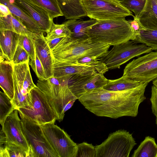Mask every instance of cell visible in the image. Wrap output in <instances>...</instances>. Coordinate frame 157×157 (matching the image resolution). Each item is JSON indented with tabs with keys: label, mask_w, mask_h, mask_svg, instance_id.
<instances>
[{
	"label": "cell",
	"mask_w": 157,
	"mask_h": 157,
	"mask_svg": "<svg viewBox=\"0 0 157 157\" xmlns=\"http://www.w3.org/2000/svg\"><path fill=\"white\" fill-rule=\"evenodd\" d=\"M148 83L133 89L118 91L98 88L84 94L78 99L85 108L96 115L116 119L136 117L140 104L146 99Z\"/></svg>",
	"instance_id": "obj_1"
},
{
	"label": "cell",
	"mask_w": 157,
	"mask_h": 157,
	"mask_svg": "<svg viewBox=\"0 0 157 157\" xmlns=\"http://www.w3.org/2000/svg\"><path fill=\"white\" fill-rule=\"evenodd\" d=\"M109 45L93 42L89 39L72 41L67 36L51 50L52 63L75 62L79 58L87 56L101 58L108 51Z\"/></svg>",
	"instance_id": "obj_2"
},
{
	"label": "cell",
	"mask_w": 157,
	"mask_h": 157,
	"mask_svg": "<svg viewBox=\"0 0 157 157\" xmlns=\"http://www.w3.org/2000/svg\"><path fill=\"white\" fill-rule=\"evenodd\" d=\"M88 35L93 42L110 46L134 40L136 36L125 18L98 21L89 28Z\"/></svg>",
	"instance_id": "obj_3"
},
{
	"label": "cell",
	"mask_w": 157,
	"mask_h": 157,
	"mask_svg": "<svg viewBox=\"0 0 157 157\" xmlns=\"http://www.w3.org/2000/svg\"><path fill=\"white\" fill-rule=\"evenodd\" d=\"M136 144L132 134L124 129L110 134L101 144L95 146L96 157H129Z\"/></svg>",
	"instance_id": "obj_4"
},
{
	"label": "cell",
	"mask_w": 157,
	"mask_h": 157,
	"mask_svg": "<svg viewBox=\"0 0 157 157\" xmlns=\"http://www.w3.org/2000/svg\"><path fill=\"white\" fill-rule=\"evenodd\" d=\"M19 114L22 130L29 147L30 157H58L45 138L40 125Z\"/></svg>",
	"instance_id": "obj_5"
},
{
	"label": "cell",
	"mask_w": 157,
	"mask_h": 157,
	"mask_svg": "<svg viewBox=\"0 0 157 157\" xmlns=\"http://www.w3.org/2000/svg\"><path fill=\"white\" fill-rule=\"evenodd\" d=\"M90 19L98 21L117 19L134 15L118 0H82Z\"/></svg>",
	"instance_id": "obj_6"
},
{
	"label": "cell",
	"mask_w": 157,
	"mask_h": 157,
	"mask_svg": "<svg viewBox=\"0 0 157 157\" xmlns=\"http://www.w3.org/2000/svg\"><path fill=\"white\" fill-rule=\"evenodd\" d=\"M139 43L130 40L114 45L100 59L109 70H112L119 67L134 57L152 51L145 44Z\"/></svg>",
	"instance_id": "obj_7"
},
{
	"label": "cell",
	"mask_w": 157,
	"mask_h": 157,
	"mask_svg": "<svg viewBox=\"0 0 157 157\" xmlns=\"http://www.w3.org/2000/svg\"><path fill=\"white\" fill-rule=\"evenodd\" d=\"M123 76L141 83L155 80L157 78V52L151 51L129 62Z\"/></svg>",
	"instance_id": "obj_8"
},
{
	"label": "cell",
	"mask_w": 157,
	"mask_h": 157,
	"mask_svg": "<svg viewBox=\"0 0 157 157\" xmlns=\"http://www.w3.org/2000/svg\"><path fill=\"white\" fill-rule=\"evenodd\" d=\"M30 93L32 107L30 108L17 109L19 114L40 124L55 123L57 120V116L45 94L37 87L33 89Z\"/></svg>",
	"instance_id": "obj_9"
},
{
	"label": "cell",
	"mask_w": 157,
	"mask_h": 157,
	"mask_svg": "<svg viewBox=\"0 0 157 157\" xmlns=\"http://www.w3.org/2000/svg\"><path fill=\"white\" fill-rule=\"evenodd\" d=\"M40 125L45 138L58 157H75L77 144L66 132L54 123Z\"/></svg>",
	"instance_id": "obj_10"
},
{
	"label": "cell",
	"mask_w": 157,
	"mask_h": 157,
	"mask_svg": "<svg viewBox=\"0 0 157 157\" xmlns=\"http://www.w3.org/2000/svg\"><path fill=\"white\" fill-rule=\"evenodd\" d=\"M104 74L96 72L86 75H74L70 80L69 88L73 94L78 99L84 94L103 88L108 81Z\"/></svg>",
	"instance_id": "obj_11"
},
{
	"label": "cell",
	"mask_w": 157,
	"mask_h": 157,
	"mask_svg": "<svg viewBox=\"0 0 157 157\" xmlns=\"http://www.w3.org/2000/svg\"><path fill=\"white\" fill-rule=\"evenodd\" d=\"M18 112L15 109L9 115L2 126V129L5 135L6 143L20 147L30 157L29 146L23 132Z\"/></svg>",
	"instance_id": "obj_12"
},
{
	"label": "cell",
	"mask_w": 157,
	"mask_h": 157,
	"mask_svg": "<svg viewBox=\"0 0 157 157\" xmlns=\"http://www.w3.org/2000/svg\"><path fill=\"white\" fill-rule=\"evenodd\" d=\"M73 75L62 77H51L44 80H38L36 86L46 95L49 102L61 98L71 92L69 83Z\"/></svg>",
	"instance_id": "obj_13"
},
{
	"label": "cell",
	"mask_w": 157,
	"mask_h": 157,
	"mask_svg": "<svg viewBox=\"0 0 157 157\" xmlns=\"http://www.w3.org/2000/svg\"><path fill=\"white\" fill-rule=\"evenodd\" d=\"M16 4L39 25L43 33L50 30L53 19L48 14L31 0H14Z\"/></svg>",
	"instance_id": "obj_14"
},
{
	"label": "cell",
	"mask_w": 157,
	"mask_h": 157,
	"mask_svg": "<svg viewBox=\"0 0 157 157\" xmlns=\"http://www.w3.org/2000/svg\"><path fill=\"white\" fill-rule=\"evenodd\" d=\"M52 71V76L59 78L98 72L93 66L87 64H80L76 62L53 63Z\"/></svg>",
	"instance_id": "obj_15"
},
{
	"label": "cell",
	"mask_w": 157,
	"mask_h": 157,
	"mask_svg": "<svg viewBox=\"0 0 157 157\" xmlns=\"http://www.w3.org/2000/svg\"><path fill=\"white\" fill-rule=\"evenodd\" d=\"M43 33L35 34L33 39L36 54L43 65L47 78L53 75L52 57L51 50Z\"/></svg>",
	"instance_id": "obj_16"
},
{
	"label": "cell",
	"mask_w": 157,
	"mask_h": 157,
	"mask_svg": "<svg viewBox=\"0 0 157 157\" xmlns=\"http://www.w3.org/2000/svg\"><path fill=\"white\" fill-rule=\"evenodd\" d=\"M18 35L10 31H0V62L6 60L12 63L19 43Z\"/></svg>",
	"instance_id": "obj_17"
},
{
	"label": "cell",
	"mask_w": 157,
	"mask_h": 157,
	"mask_svg": "<svg viewBox=\"0 0 157 157\" xmlns=\"http://www.w3.org/2000/svg\"><path fill=\"white\" fill-rule=\"evenodd\" d=\"M29 62L13 65V73L22 94L31 96L30 91L37 87L33 83L29 67Z\"/></svg>",
	"instance_id": "obj_18"
},
{
	"label": "cell",
	"mask_w": 157,
	"mask_h": 157,
	"mask_svg": "<svg viewBox=\"0 0 157 157\" xmlns=\"http://www.w3.org/2000/svg\"><path fill=\"white\" fill-rule=\"evenodd\" d=\"M98 21L90 19L86 21L70 19L64 23L71 32L70 40L72 41H80L89 39V28Z\"/></svg>",
	"instance_id": "obj_19"
},
{
	"label": "cell",
	"mask_w": 157,
	"mask_h": 157,
	"mask_svg": "<svg viewBox=\"0 0 157 157\" xmlns=\"http://www.w3.org/2000/svg\"><path fill=\"white\" fill-rule=\"evenodd\" d=\"M13 65L10 62L4 60L0 63V86L12 101L14 97Z\"/></svg>",
	"instance_id": "obj_20"
},
{
	"label": "cell",
	"mask_w": 157,
	"mask_h": 157,
	"mask_svg": "<svg viewBox=\"0 0 157 157\" xmlns=\"http://www.w3.org/2000/svg\"><path fill=\"white\" fill-rule=\"evenodd\" d=\"M0 3L6 6L12 15L20 20L30 32L36 34L43 33L36 22L23 11L14 0H0Z\"/></svg>",
	"instance_id": "obj_21"
},
{
	"label": "cell",
	"mask_w": 157,
	"mask_h": 157,
	"mask_svg": "<svg viewBox=\"0 0 157 157\" xmlns=\"http://www.w3.org/2000/svg\"><path fill=\"white\" fill-rule=\"evenodd\" d=\"M66 19H78L87 16L82 0H57Z\"/></svg>",
	"instance_id": "obj_22"
},
{
	"label": "cell",
	"mask_w": 157,
	"mask_h": 157,
	"mask_svg": "<svg viewBox=\"0 0 157 157\" xmlns=\"http://www.w3.org/2000/svg\"><path fill=\"white\" fill-rule=\"evenodd\" d=\"M136 17L145 29H157L156 0H146L142 10Z\"/></svg>",
	"instance_id": "obj_23"
},
{
	"label": "cell",
	"mask_w": 157,
	"mask_h": 157,
	"mask_svg": "<svg viewBox=\"0 0 157 157\" xmlns=\"http://www.w3.org/2000/svg\"><path fill=\"white\" fill-rule=\"evenodd\" d=\"M5 30L30 36H33L35 34L28 30L21 21L12 13L6 17H0V31Z\"/></svg>",
	"instance_id": "obj_24"
},
{
	"label": "cell",
	"mask_w": 157,
	"mask_h": 157,
	"mask_svg": "<svg viewBox=\"0 0 157 157\" xmlns=\"http://www.w3.org/2000/svg\"><path fill=\"white\" fill-rule=\"evenodd\" d=\"M157 144L154 138L147 136L134 151L132 157H156Z\"/></svg>",
	"instance_id": "obj_25"
},
{
	"label": "cell",
	"mask_w": 157,
	"mask_h": 157,
	"mask_svg": "<svg viewBox=\"0 0 157 157\" xmlns=\"http://www.w3.org/2000/svg\"><path fill=\"white\" fill-rule=\"evenodd\" d=\"M142 84L122 76L117 79H108L107 83L103 88L109 91H122L134 88Z\"/></svg>",
	"instance_id": "obj_26"
},
{
	"label": "cell",
	"mask_w": 157,
	"mask_h": 157,
	"mask_svg": "<svg viewBox=\"0 0 157 157\" xmlns=\"http://www.w3.org/2000/svg\"><path fill=\"white\" fill-rule=\"evenodd\" d=\"M134 41L143 44L153 50H157V29H144L137 35Z\"/></svg>",
	"instance_id": "obj_27"
},
{
	"label": "cell",
	"mask_w": 157,
	"mask_h": 157,
	"mask_svg": "<svg viewBox=\"0 0 157 157\" xmlns=\"http://www.w3.org/2000/svg\"><path fill=\"white\" fill-rule=\"evenodd\" d=\"M46 11L53 19L63 16L57 0H31Z\"/></svg>",
	"instance_id": "obj_28"
},
{
	"label": "cell",
	"mask_w": 157,
	"mask_h": 157,
	"mask_svg": "<svg viewBox=\"0 0 157 157\" xmlns=\"http://www.w3.org/2000/svg\"><path fill=\"white\" fill-rule=\"evenodd\" d=\"M29 157L28 153L20 147L5 142L0 144V157Z\"/></svg>",
	"instance_id": "obj_29"
},
{
	"label": "cell",
	"mask_w": 157,
	"mask_h": 157,
	"mask_svg": "<svg viewBox=\"0 0 157 157\" xmlns=\"http://www.w3.org/2000/svg\"><path fill=\"white\" fill-rule=\"evenodd\" d=\"M15 109L14 105L4 92H0V123L2 126L9 115Z\"/></svg>",
	"instance_id": "obj_30"
},
{
	"label": "cell",
	"mask_w": 157,
	"mask_h": 157,
	"mask_svg": "<svg viewBox=\"0 0 157 157\" xmlns=\"http://www.w3.org/2000/svg\"><path fill=\"white\" fill-rule=\"evenodd\" d=\"M97 57L87 56L78 59L75 62L80 64H87L94 67L98 72L103 74L108 71L105 65Z\"/></svg>",
	"instance_id": "obj_31"
},
{
	"label": "cell",
	"mask_w": 157,
	"mask_h": 157,
	"mask_svg": "<svg viewBox=\"0 0 157 157\" xmlns=\"http://www.w3.org/2000/svg\"><path fill=\"white\" fill-rule=\"evenodd\" d=\"M33 36L19 34L18 35V44L28 53L30 60H34L36 58L35 47Z\"/></svg>",
	"instance_id": "obj_32"
},
{
	"label": "cell",
	"mask_w": 157,
	"mask_h": 157,
	"mask_svg": "<svg viewBox=\"0 0 157 157\" xmlns=\"http://www.w3.org/2000/svg\"><path fill=\"white\" fill-rule=\"evenodd\" d=\"M70 30L64 22L61 24H55L53 22L45 38L47 40H49L64 36L70 37Z\"/></svg>",
	"instance_id": "obj_33"
},
{
	"label": "cell",
	"mask_w": 157,
	"mask_h": 157,
	"mask_svg": "<svg viewBox=\"0 0 157 157\" xmlns=\"http://www.w3.org/2000/svg\"><path fill=\"white\" fill-rule=\"evenodd\" d=\"M75 157H96L95 146L85 142L77 144Z\"/></svg>",
	"instance_id": "obj_34"
},
{
	"label": "cell",
	"mask_w": 157,
	"mask_h": 157,
	"mask_svg": "<svg viewBox=\"0 0 157 157\" xmlns=\"http://www.w3.org/2000/svg\"><path fill=\"white\" fill-rule=\"evenodd\" d=\"M121 3L128 10L133 12L137 17L143 9L146 0H122Z\"/></svg>",
	"instance_id": "obj_35"
},
{
	"label": "cell",
	"mask_w": 157,
	"mask_h": 157,
	"mask_svg": "<svg viewBox=\"0 0 157 157\" xmlns=\"http://www.w3.org/2000/svg\"><path fill=\"white\" fill-rule=\"evenodd\" d=\"M29 56L27 52L18 44L14 54L12 62L13 65H16L29 62Z\"/></svg>",
	"instance_id": "obj_36"
},
{
	"label": "cell",
	"mask_w": 157,
	"mask_h": 157,
	"mask_svg": "<svg viewBox=\"0 0 157 157\" xmlns=\"http://www.w3.org/2000/svg\"><path fill=\"white\" fill-rule=\"evenodd\" d=\"M29 64L39 79L42 80L47 79L43 65L36 54L35 59L30 60Z\"/></svg>",
	"instance_id": "obj_37"
},
{
	"label": "cell",
	"mask_w": 157,
	"mask_h": 157,
	"mask_svg": "<svg viewBox=\"0 0 157 157\" xmlns=\"http://www.w3.org/2000/svg\"><path fill=\"white\" fill-rule=\"evenodd\" d=\"M151 94L150 99L153 113L156 117L155 124L157 126V88L153 85L151 88Z\"/></svg>",
	"instance_id": "obj_38"
},
{
	"label": "cell",
	"mask_w": 157,
	"mask_h": 157,
	"mask_svg": "<svg viewBox=\"0 0 157 157\" xmlns=\"http://www.w3.org/2000/svg\"><path fill=\"white\" fill-rule=\"evenodd\" d=\"M133 17L134 18L133 20H129L128 21L133 32L136 36L141 30L145 29L143 26L136 17L134 16Z\"/></svg>",
	"instance_id": "obj_39"
},
{
	"label": "cell",
	"mask_w": 157,
	"mask_h": 157,
	"mask_svg": "<svg viewBox=\"0 0 157 157\" xmlns=\"http://www.w3.org/2000/svg\"><path fill=\"white\" fill-rule=\"evenodd\" d=\"M67 36H61L51 40H47L48 44L51 50L54 48L60 42L66 38Z\"/></svg>",
	"instance_id": "obj_40"
},
{
	"label": "cell",
	"mask_w": 157,
	"mask_h": 157,
	"mask_svg": "<svg viewBox=\"0 0 157 157\" xmlns=\"http://www.w3.org/2000/svg\"><path fill=\"white\" fill-rule=\"evenodd\" d=\"M11 13L9 9L6 6L0 3V17H6Z\"/></svg>",
	"instance_id": "obj_41"
},
{
	"label": "cell",
	"mask_w": 157,
	"mask_h": 157,
	"mask_svg": "<svg viewBox=\"0 0 157 157\" xmlns=\"http://www.w3.org/2000/svg\"><path fill=\"white\" fill-rule=\"evenodd\" d=\"M152 84L156 88H157V78L153 80Z\"/></svg>",
	"instance_id": "obj_42"
},
{
	"label": "cell",
	"mask_w": 157,
	"mask_h": 157,
	"mask_svg": "<svg viewBox=\"0 0 157 157\" xmlns=\"http://www.w3.org/2000/svg\"><path fill=\"white\" fill-rule=\"evenodd\" d=\"M156 157H157V155H156Z\"/></svg>",
	"instance_id": "obj_43"
},
{
	"label": "cell",
	"mask_w": 157,
	"mask_h": 157,
	"mask_svg": "<svg viewBox=\"0 0 157 157\" xmlns=\"http://www.w3.org/2000/svg\"><path fill=\"white\" fill-rule=\"evenodd\" d=\"M156 1L157 2V0H156Z\"/></svg>",
	"instance_id": "obj_44"
}]
</instances>
